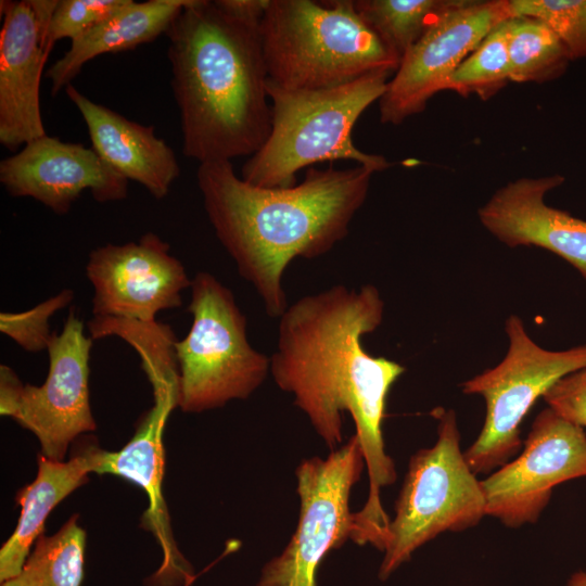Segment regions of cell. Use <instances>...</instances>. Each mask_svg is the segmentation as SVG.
I'll use <instances>...</instances> for the list:
<instances>
[{
    "instance_id": "83f0119b",
    "label": "cell",
    "mask_w": 586,
    "mask_h": 586,
    "mask_svg": "<svg viewBox=\"0 0 586 586\" xmlns=\"http://www.w3.org/2000/svg\"><path fill=\"white\" fill-rule=\"evenodd\" d=\"M544 400L566 420L586 428V367L561 378Z\"/></svg>"
},
{
    "instance_id": "3957f363",
    "label": "cell",
    "mask_w": 586,
    "mask_h": 586,
    "mask_svg": "<svg viewBox=\"0 0 586 586\" xmlns=\"http://www.w3.org/2000/svg\"><path fill=\"white\" fill-rule=\"evenodd\" d=\"M165 34L183 155L201 164L255 154L271 129L259 26L190 0Z\"/></svg>"
},
{
    "instance_id": "d6986e66",
    "label": "cell",
    "mask_w": 586,
    "mask_h": 586,
    "mask_svg": "<svg viewBox=\"0 0 586 586\" xmlns=\"http://www.w3.org/2000/svg\"><path fill=\"white\" fill-rule=\"evenodd\" d=\"M102 451L97 440L87 436L67 460L38 455L36 477L16 494L17 524L0 549L1 583L20 573L50 513L97 472Z\"/></svg>"
},
{
    "instance_id": "9a60e30c",
    "label": "cell",
    "mask_w": 586,
    "mask_h": 586,
    "mask_svg": "<svg viewBox=\"0 0 586 586\" xmlns=\"http://www.w3.org/2000/svg\"><path fill=\"white\" fill-rule=\"evenodd\" d=\"M59 0L1 1L0 143L15 152L47 135L40 79L51 49L50 22Z\"/></svg>"
},
{
    "instance_id": "ba28073f",
    "label": "cell",
    "mask_w": 586,
    "mask_h": 586,
    "mask_svg": "<svg viewBox=\"0 0 586 586\" xmlns=\"http://www.w3.org/2000/svg\"><path fill=\"white\" fill-rule=\"evenodd\" d=\"M509 346L494 368L464 381L462 392L480 395L486 406L482 430L464 450L471 470H497L521 449V423L535 402L563 377L586 367V343L565 351H549L535 343L522 319L511 315L505 323Z\"/></svg>"
},
{
    "instance_id": "7c38bea8",
    "label": "cell",
    "mask_w": 586,
    "mask_h": 586,
    "mask_svg": "<svg viewBox=\"0 0 586 586\" xmlns=\"http://www.w3.org/2000/svg\"><path fill=\"white\" fill-rule=\"evenodd\" d=\"M512 17L509 0H454L406 52L379 100L380 120L399 125L447 90L462 61L500 23Z\"/></svg>"
},
{
    "instance_id": "4dcf8cb0",
    "label": "cell",
    "mask_w": 586,
    "mask_h": 586,
    "mask_svg": "<svg viewBox=\"0 0 586 586\" xmlns=\"http://www.w3.org/2000/svg\"><path fill=\"white\" fill-rule=\"evenodd\" d=\"M566 586H585L576 581H574L573 578H569L568 583H566Z\"/></svg>"
},
{
    "instance_id": "7a4b0ae2",
    "label": "cell",
    "mask_w": 586,
    "mask_h": 586,
    "mask_svg": "<svg viewBox=\"0 0 586 586\" xmlns=\"http://www.w3.org/2000/svg\"><path fill=\"white\" fill-rule=\"evenodd\" d=\"M372 174L361 165L309 167L300 184L263 188L238 177L230 161L199 165L207 217L269 317L280 318L288 308L282 278L289 264L324 255L347 235Z\"/></svg>"
},
{
    "instance_id": "6da1fadb",
    "label": "cell",
    "mask_w": 586,
    "mask_h": 586,
    "mask_svg": "<svg viewBox=\"0 0 586 586\" xmlns=\"http://www.w3.org/2000/svg\"><path fill=\"white\" fill-rule=\"evenodd\" d=\"M384 302L379 290L336 284L298 298L279 318L277 349L270 373L308 418L324 444L334 450L342 442V412L356 426L369 477L364 507L354 512V532L365 543L386 535L390 518L382 488L396 480L386 454L382 424L392 385L405 372L396 361L369 355L361 339L382 322Z\"/></svg>"
},
{
    "instance_id": "8fae6325",
    "label": "cell",
    "mask_w": 586,
    "mask_h": 586,
    "mask_svg": "<svg viewBox=\"0 0 586 586\" xmlns=\"http://www.w3.org/2000/svg\"><path fill=\"white\" fill-rule=\"evenodd\" d=\"M142 370L151 384L153 405L140 418L135 434L116 451L103 449L95 474H111L139 486L148 497L141 526L156 539L162 561L144 579L145 586H189L195 578L191 563L180 551L164 498V432L170 413L180 404V374L175 358L155 356Z\"/></svg>"
},
{
    "instance_id": "4316f807",
    "label": "cell",
    "mask_w": 586,
    "mask_h": 586,
    "mask_svg": "<svg viewBox=\"0 0 586 586\" xmlns=\"http://www.w3.org/2000/svg\"><path fill=\"white\" fill-rule=\"evenodd\" d=\"M131 0H61L55 8L48 33V46L63 38L71 41L115 15Z\"/></svg>"
},
{
    "instance_id": "30bf717a",
    "label": "cell",
    "mask_w": 586,
    "mask_h": 586,
    "mask_svg": "<svg viewBox=\"0 0 586 586\" xmlns=\"http://www.w3.org/2000/svg\"><path fill=\"white\" fill-rule=\"evenodd\" d=\"M365 466L356 434L327 458L314 457L300 463L295 532L284 550L263 568L256 586H316L323 557L352 537L349 496Z\"/></svg>"
},
{
    "instance_id": "2e32d148",
    "label": "cell",
    "mask_w": 586,
    "mask_h": 586,
    "mask_svg": "<svg viewBox=\"0 0 586 586\" xmlns=\"http://www.w3.org/2000/svg\"><path fill=\"white\" fill-rule=\"evenodd\" d=\"M0 181L14 198H33L65 215L82 191L98 202L127 198L128 180L92 149L44 135L0 162Z\"/></svg>"
},
{
    "instance_id": "603a6c76",
    "label": "cell",
    "mask_w": 586,
    "mask_h": 586,
    "mask_svg": "<svg viewBox=\"0 0 586 586\" xmlns=\"http://www.w3.org/2000/svg\"><path fill=\"white\" fill-rule=\"evenodd\" d=\"M454 0H354L365 24L399 62Z\"/></svg>"
},
{
    "instance_id": "e0dca14e",
    "label": "cell",
    "mask_w": 586,
    "mask_h": 586,
    "mask_svg": "<svg viewBox=\"0 0 586 586\" xmlns=\"http://www.w3.org/2000/svg\"><path fill=\"white\" fill-rule=\"evenodd\" d=\"M562 175L523 177L499 188L477 211L483 227L509 247L534 245L570 263L586 279V220L549 206Z\"/></svg>"
},
{
    "instance_id": "277c9868",
    "label": "cell",
    "mask_w": 586,
    "mask_h": 586,
    "mask_svg": "<svg viewBox=\"0 0 586 586\" xmlns=\"http://www.w3.org/2000/svg\"><path fill=\"white\" fill-rule=\"evenodd\" d=\"M394 72L369 73L352 82L318 90H289L268 80L271 129L263 146L244 163L241 178L263 188L295 186L300 169L349 160L375 171L393 164L359 150L353 129L369 105L379 101Z\"/></svg>"
},
{
    "instance_id": "ac0fdd59",
    "label": "cell",
    "mask_w": 586,
    "mask_h": 586,
    "mask_svg": "<svg viewBox=\"0 0 586 586\" xmlns=\"http://www.w3.org/2000/svg\"><path fill=\"white\" fill-rule=\"evenodd\" d=\"M65 92L81 114L92 149L100 157L127 180L143 186L153 198H165L180 175V166L173 149L156 137L154 127L93 102L72 84Z\"/></svg>"
},
{
    "instance_id": "5bb4252c",
    "label": "cell",
    "mask_w": 586,
    "mask_h": 586,
    "mask_svg": "<svg viewBox=\"0 0 586 586\" xmlns=\"http://www.w3.org/2000/svg\"><path fill=\"white\" fill-rule=\"evenodd\" d=\"M169 250L153 232L138 242L92 250L86 273L94 291L93 317L151 322L160 311L180 307L191 280Z\"/></svg>"
},
{
    "instance_id": "7402d4cb",
    "label": "cell",
    "mask_w": 586,
    "mask_h": 586,
    "mask_svg": "<svg viewBox=\"0 0 586 586\" xmlns=\"http://www.w3.org/2000/svg\"><path fill=\"white\" fill-rule=\"evenodd\" d=\"M505 25L510 81L542 84L564 74L572 60L548 25L530 16L510 17Z\"/></svg>"
},
{
    "instance_id": "44dd1931",
    "label": "cell",
    "mask_w": 586,
    "mask_h": 586,
    "mask_svg": "<svg viewBox=\"0 0 586 586\" xmlns=\"http://www.w3.org/2000/svg\"><path fill=\"white\" fill-rule=\"evenodd\" d=\"M85 549L86 532L74 514L56 533L42 534L20 573L1 586H81Z\"/></svg>"
},
{
    "instance_id": "484cf974",
    "label": "cell",
    "mask_w": 586,
    "mask_h": 586,
    "mask_svg": "<svg viewBox=\"0 0 586 586\" xmlns=\"http://www.w3.org/2000/svg\"><path fill=\"white\" fill-rule=\"evenodd\" d=\"M74 296L73 290L65 289L28 310L2 311L0 331L28 353L44 351L53 336L49 324L50 318L68 306Z\"/></svg>"
},
{
    "instance_id": "cb8c5ba5",
    "label": "cell",
    "mask_w": 586,
    "mask_h": 586,
    "mask_svg": "<svg viewBox=\"0 0 586 586\" xmlns=\"http://www.w3.org/2000/svg\"><path fill=\"white\" fill-rule=\"evenodd\" d=\"M505 21L497 25L451 75L447 90L486 101L510 81Z\"/></svg>"
},
{
    "instance_id": "4fadbf2b",
    "label": "cell",
    "mask_w": 586,
    "mask_h": 586,
    "mask_svg": "<svg viewBox=\"0 0 586 586\" xmlns=\"http://www.w3.org/2000/svg\"><path fill=\"white\" fill-rule=\"evenodd\" d=\"M521 454L481 480L485 513L517 528L538 521L552 489L586 477V433L550 407L534 419Z\"/></svg>"
},
{
    "instance_id": "52a82bcc",
    "label": "cell",
    "mask_w": 586,
    "mask_h": 586,
    "mask_svg": "<svg viewBox=\"0 0 586 586\" xmlns=\"http://www.w3.org/2000/svg\"><path fill=\"white\" fill-rule=\"evenodd\" d=\"M190 288L192 324L175 343L179 409L200 413L249 398L270 372V357L251 346L246 317L233 293L215 276L200 271Z\"/></svg>"
},
{
    "instance_id": "9c48e42d",
    "label": "cell",
    "mask_w": 586,
    "mask_h": 586,
    "mask_svg": "<svg viewBox=\"0 0 586 586\" xmlns=\"http://www.w3.org/2000/svg\"><path fill=\"white\" fill-rule=\"evenodd\" d=\"M93 340L71 308L61 333L47 348L49 371L39 385L24 384L14 370L0 366V413L38 440L40 454L65 460L69 446L97 423L89 398V359Z\"/></svg>"
},
{
    "instance_id": "8992f818",
    "label": "cell",
    "mask_w": 586,
    "mask_h": 586,
    "mask_svg": "<svg viewBox=\"0 0 586 586\" xmlns=\"http://www.w3.org/2000/svg\"><path fill=\"white\" fill-rule=\"evenodd\" d=\"M432 415L438 422L437 440L409 460L387 528L381 581L437 535L469 530L486 515L481 480L461 450L455 411L436 408Z\"/></svg>"
},
{
    "instance_id": "ffe728a7",
    "label": "cell",
    "mask_w": 586,
    "mask_h": 586,
    "mask_svg": "<svg viewBox=\"0 0 586 586\" xmlns=\"http://www.w3.org/2000/svg\"><path fill=\"white\" fill-rule=\"evenodd\" d=\"M190 0L130 1L115 15L72 40L69 49L47 72L51 93L58 94L94 58L135 49L166 33Z\"/></svg>"
},
{
    "instance_id": "f546056e",
    "label": "cell",
    "mask_w": 586,
    "mask_h": 586,
    "mask_svg": "<svg viewBox=\"0 0 586 586\" xmlns=\"http://www.w3.org/2000/svg\"><path fill=\"white\" fill-rule=\"evenodd\" d=\"M571 578L586 586V572L578 571L571 575Z\"/></svg>"
},
{
    "instance_id": "f1b7e54d",
    "label": "cell",
    "mask_w": 586,
    "mask_h": 586,
    "mask_svg": "<svg viewBox=\"0 0 586 586\" xmlns=\"http://www.w3.org/2000/svg\"><path fill=\"white\" fill-rule=\"evenodd\" d=\"M270 0H214L219 10L244 23L259 26Z\"/></svg>"
},
{
    "instance_id": "d4e9b609",
    "label": "cell",
    "mask_w": 586,
    "mask_h": 586,
    "mask_svg": "<svg viewBox=\"0 0 586 586\" xmlns=\"http://www.w3.org/2000/svg\"><path fill=\"white\" fill-rule=\"evenodd\" d=\"M513 16L543 21L566 48L571 60L586 58V0H509Z\"/></svg>"
},
{
    "instance_id": "5b68a950",
    "label": "cell",
    "mask_w": 586,
    "mask_h": 586,
    "mask_svg": "<svg viewBox=\"0 0 586 586\" xmlns=\"http://www.w3.org/2000/svg\"><path fill=\"white\" fill-rule=\"evenodd\" d=\"M259 33L268 80L283 89L339 87L399 65L353 0H270Z\"/></svg>"
}]
</instances>
